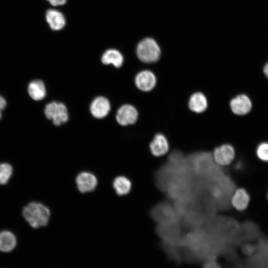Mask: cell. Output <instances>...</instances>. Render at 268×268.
Segmentation results:
<instances>
[{"label": "cell", "mask_w": 268, "mask_h": 268, "mask_svg": "<svg viewBox=\"0 0 268 268\" xmlns=\"http://www.w3.org/2000/svg\"><path fill=\"white\" fill-rule=\"evenodd\" d=\"M22 215L28 224L34 228L46 226L50 217V210L45 205L31 202L24 207Z\"/></svg>", "instance_id": "6da1fadb"}, {"label": "cell", "mask_w": 268, "mask_h": 268, "mask_svg": "<svg viewBox=\"0 0 268 268\" xmlns=\"http://www.w3.org/2000/svg\"><path fill=\"white\" fill-rule=\"evenodd\" d=\"M136 52L139 60L146 64L157 63L161 56L159 45L151 38H146L140 41L137 46Z\"/></svg>", "instance_id": "7a4b0ae2"}, {"label": "cell", "mask_w": 268, "mask_h": 268, "mask_svg": "<svg viewBox=\"0 0 268 268\" xmlns=\"http://www.w3.org/2000/svg\"><path fill=\"white\" fill-rule=\"evenodd\" d=\"M256 245V251L249 257L248 264L253 267L268 268V237L261 236Z\"/></svg>", "instance_id": "3957f363"}, {"label": "cell", "mask_w": 268, "mask_h": 268, "mask_svg": "<svg viewBox=\"0 0 268 268\" xmlns=\"http://www.w3.org/2000/svg\"><path fill=\"white\" fill-rule=\"evenodd\" d=\"M46 117L52 120L56 126L67 122L68 119L67 109L62 103L52 102L48 104L44 109Z\"/></svg>", "instance_id": "277c9868"}, {"label": "cell", "mask_w": 268, "mask_h": 268, "mask_svg": "<svg viewBox=\"0 0 268 268\" xmlns=\"http://www.w3.org/2000/svg\"><path fill=\"white\" fill-rule=\"evenodd\" d=\"M212 156L214 162L218 165L228 166L233 163L235 158V149L232 144L223 143L214 148Z\"/></svg>", "instance_id": "5b68a950"}, {"label": "cell", "mask_w": 268, "mask_h": 268, "mask_svg": "<svg viewBox=\"0 0 268 268\" xmlns=\"http://www.w3.org/2000/svg\"><path fill=\"white\" fill-rule=\"evenodd\" d=\"M134 84L139 90L147 92L152 90L156 84V77L149 69L139 71L134 77Z\"/></svg>", "instance_id": "8992f818"}, {"label": "cell", "mask_w": 268, "mask_h": 268, "mask_svg": "<svg viewBox=\"0 0 268 268\" xmlns=\"http://www.w3.org/2000/svg\"><path fill=\"white\" fill-rule=\"evenodd\" d=\"M231 112L239 116H244L251 110L252 103L246 94L241 93L232 98L229 102Z\"/></svg>", "instance_id": "52a82bcc"}, {"label": "cell", "mask_w": 268, "mask_h": 268, "mask_svg": "<svg viewBox=\"0 0 268 268\" xmlns=\"http://www.w3.org/2000/svg\"><path fill=\"white\" fill-rule=\"evenodd\" d=\"M138 117L139 112L134 106L131 104H125L118 110L116 120L122 126H128L136 123Z\"/></svg>", "instance_id": "ba28073f"}, {"label": "cell", "mask_w": 268, "mask_h": 268, "mask_svg": "<svg viewBox=\"0 0 268 268\" xmlns=\"http://www.w3.org/2000/svg\"><path fill=\"white\" fill-rule=\"evenodd\" d=\"M151 154L155 157L165 155L169 151V144L166 136L161 133L156 134L149 144Z\"/></svg>", "instance_id": "9c48e42d"}, {"label": "cell", "mask_w": 268, "mask_h": 268, "mask_svg": "<svg viewBox=\"0 0 268 268\" xmlns=\"http://www.w3.org/2000/svg\"><path fill=\"white\" fill-rule=\"evenodd\" d=\"M75 183L78 191L83 194L93 191L98 184L96 177L89 172H82L76 177Z\"/></svg>", "instance_id": "30bf717a"}, {"label": "cell", "mask_w": 268, "mask_h": 268, "mask_svg": "<svg viewBox=\"0 0 268 268\" xmlns=\"http://www.w3.org/2000/svg\"><path fill=\"white\" fill-rule=\"evenodd\" d=\"M111 105L109 101L105 97L99 96L91 102L90 111L92 116L98 119L105 117L109 113Z\"/></svg>", "instance_id": "8fae6325"}, {"label": "cell", "mask_w": 268, "mask_h": 268, "mask_svg": "<svg viewBox=\"0 0 268 268\" xmlns=\"http://www.w3.org/2000/svg\"><path fill=\"white\" fill-rule=\"evenodd\" d=\"M207 98L205 94L201 91L193 93L189 99L188 107L194 113H203L207 109Z\"/></svg>", "instance_id": "7c38bea8"}, {"label": "cell", "mask_w": 268, "mask_h": 268, "mask_svg": "<svg viewBox=\"0 0 268 268\" xmlns=\"http://www.w3.org/2000/svg\"><path fill=\"white\" fill-rule=\"evenodd\" d=\"M250 200V195L244 188L237 189L234 192L231 199L232 206L239 211L246 209Z\"/></svg>", "instance_id": "4fadbf2b"}, {"label": "cell", "mask_w": 268, "mask_h": 268, "mask_svg": "<svg viewBox=\"0 0 268 268\" xmlns=\"http://www.w3.org/2000/svg\"><path fill=\"white\" fill-rule=\"evenodd\" d=\"M46 19L50 28L54 30H60L66 24L64 15L56 9H49L46 13Z\"/></svg>", "instance_id": "5bb4252c"}, {"label": "cell", "mask_w": 268, "mask_h": 268, "mask_svg": "<svg viewBox=\"0 0 268 268\" xmlns=\"http://www.w3.org/2000/svg\"><path fill=\"white\" fill-rule=\"evenodd\" d=\"M17 240L15 236L11 232L4 230L0 232V251L10 252L16 247Z\"/></svg>", "instance_id": "9a60e30c"}, {"label": "cell", "mask_w": 268, "mask_h": 268, "mask_svg": "<svg viewBox=\"0 0 268 268\" xmlns=\"http://www.w3.org/2000/svg\"><path fill=\"white\" fill-rule=\"evenodd\" d=\"M101 61L105 65L112 64L116 67H120L123 64L124 58L119 51L109 49L104 53L101 57Z\"/></svg>", "instance_id": "2e32d148"}, {"label": "cell", "mask_w": 268, "mask_h": 268, "mask_svg": "<svg viewBox=\"0 0 268 268\" xmlns=\"http://www.w3.org/2000/svg\"><path fill=\"white\" fill-rule=\"evenodd\" d=\"M28 91L30 97L36 101L43 99L46 94L45 85L43 81L40 80L31 81L29 84Z\"/></svg>", "instance_id": "e0dca14e"}, {"label": "cell", "mask_w": 268, "mask_h": 268, "mask_svg": "<svg viewBox=\"0 0 268 268\" xmlns=\"http://www.w3.org/2000/svg\"><path fill=\"white\" fill-rule=\"evenodd\" d=\"M113 186L116 194L118 196H122L126 195L131 192L132 183L127 177L119 176L114 180Z\"/></svg>", "instance_id": "ac0fdd59"}, {"label": "cell", "mask_w": 268, "mask_h": 268, "mask_svg": "<svg viewBox=\"0 0 268 268\" xmlns=\"http://www.w3.org/2000/svg\"><path fill=\"white\" fill-rule=\"evenodd\" d=\"M12 166L6 163L0 164V185L6 184L12 174Z\"/></svg>", "instance_id": "d6986e66"}, {"label": "cell", "mask_w": 268, "mask_h": 268, "mask_svg": "<svg viewBox=\"0 0 268 268\" xmlns=\"http://www.w3.org/2000/svg\"><path fill=\"white\" fill-rule=\"evenodd\" d=\"M256 154L261 160L268 162V142L260 144L257 148Z\"/></svg>", "instance_id": "ffe728a7"}, {"label": "cell", "mask_w": 268, "mask_h": 268, "mask_svg": "<svg viewBox=\"0 0 268 268\" xmlns=\"http://www.w3.org/2000/svg\"><path fill=\"white\" fill-rule=\"evenodd\" d=\"M52 5L54 6L62 5L64 4L67 0H47Z\"/></svg>", "instance_id": "44dd1931"}, {"label": "cell", "mask_w": 268, "mask_h": 268, "mask_svg": "<svg viewBox=\"0 0 268 268\" xmlns=\"http://www.w3.org/2000/svg\"><path fill=\"white\" fill-rule=\"evenodd\" d=\"M6 106L5 99L0 95V119L1 118V111L3 110Z\"/></svg>", "instance_id": "7402d4cb"}, {"label": "cell", "mask_w": 268, "mask_h": 268, "mask_svg": "<svg viewBox=\"0 0 268 268\" xmlns=\"http://www.w3.org/2000/svg\"><path fill=\"white\" fill-rule=\"evenodd\" d=\"M263 72L266 77L268 78V62L264 65L263 67Z\"/></svg>", "instance_id": "603a6c76"}, {"label": "cell", "mask_w": 268, "mask_h": 268, "mask_svg": "<svg viewBox=\"0 0 268 268\" xmlns=\"http://www.w3.org/2000/svg\"><path fill=\"white\" fill-rule=\"evenodd\" d=\"M267 199H268V194H267Z\"/></svg>", "instance_id": "cb8c5ba5"}]
</instances>
